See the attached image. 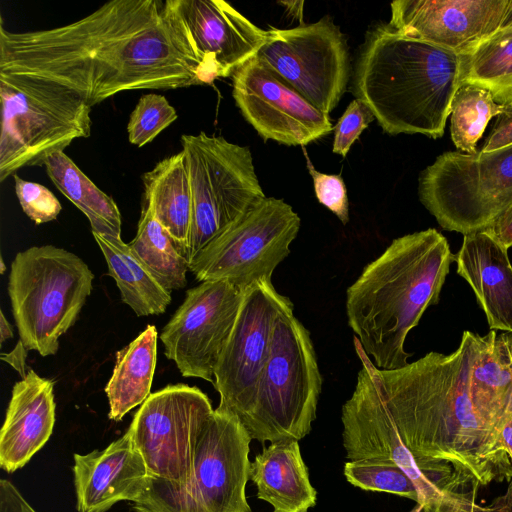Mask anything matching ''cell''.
<instances>
[{"mask_svg":"<svg viewBox=\"0 0 512 512\" xmlns=\"http://www.w3.org/2000/svg\"><path fill=\"white\" fill-rule=\"evenodd\" d=\"M462 74L463 56L379 23L366 34L353 88L385 133L437 139Z\"/></svg>","mask_w":512,"mask_h":512,"instance_id":"4","label":"cell"},{"mask_svg":"<svg viewBox=\"0 0 512 512\" xmlns=\"http://www.w3.org/2000/svg\"><path fill=\"white\" fill-rule=\"evenodd\" d=\"M390 7L392 28L460 56L512 25V0H397Z\"/></svg>","mask_w":512,"mask_h":512,"instance_id":"17","label":"cell"},{"mask_svg":"<svg viewBox=\"0 0 512 512\" xmlns=\"http://www.w3.org/2000/svg\"><path fill=\"white\" fill-rule=\"evenodd\" d=\"M284 6L290 16L296 18L301 24H303V5L304 1H281L278 2Z\"/></svg>","mask_w":512,"mask_h":512,"instance_id":"42","label":"cell"},{"mask_svg":"<svg viewBox=\"0 0 512 512\" xmlns=\"http://www.w3.org/2000/svg\"><path fill=\"white\" fill-rule=\"evenodd\" d=\"M239 419L214 409L200 436L188 478L174 483L148 475L134 512H251L245 488L250 442Z\"/></svg>","mask_w":512,"mask_h":512,"instance_id":"8","label":"cell"},{"mask_svg":"<svg viewBox=\"0 0 512 512\" xmlns=\"http://www.w3.org/2000/svg\"><path fill=\"white\" fill-rule=\"evenodd\" d=\"M142 179V206L151 210L188 260L193 198L183 151L159 161Z\"/></svg>","mask_w":512,"mask_h":512,"instance_id":"24","label":"cell"},{"mask_svg":"<svg viewBox=\"0 0 512 512\" xmlns=\"http://www.w3.org/2000/svg\"><path fill=\"white\" fill-rule=\"evenodd\" d=\"M213 411L208 396L195 386L172 384L150 394L127 430L150 477L174 483L188 478Z\"/></svg>","mask_w":512,"mask_h":512,"instance_id":"12","label":"cell"},{"mask_svg":"<svg viewBox=\"0 0 512 512\" xmlns=\"http://www.w3.org/2000/svg\"><path fill=\"white\" fill-rule=\"evenodd\" d=\"M321 389L310 333L294 316L292 303L277 317L269 355L242 425L262 444L299 441L311 431Z\"/></svg>","mask_w":512,"mask_h":512,"instance_id":"6","label":"cell"},{"mask_svg":"<svg viewBox=\"0 0 512 512\" xmlns=\"http://www.w3.org/2000/svg\"><path fill=\"white\" fill-rule=\"evenodd\" d=\"M301 219L283 199L265 197L190 262L200 281L226 280L245 291L271 281L275 268L289 255Z\"/></svg>","mask_w":512,"mask_h":512,"instance_id":"11","label":"cell"},{"mask_svg":"<svg viewBox=\"0 0 512 512\" xmlns=\"http://www.w3.org/2000/svg\"><path fill=\"white\" fill-rule=\"evenodd\" d=\"M469 393L478 416L497 433L512 402V350L507 333L476 334Z\"/></svg>","mask_w":512,"mask_h":512,"instance_id":"23","label":"cell"},{"mask_svg":"<svg viewBox=\"0 0 512 512\" xmlns=\"http://www.w3.org/2000/svg\"><path fill=\"white\" fill-rule=\"evenodd\" d=\"M497 435L500 444L512 462V402L498 427Z\"/></svg>","mask_w":512,"mask_h":512,"instance_id":"41","label":"cell"},{"mask_svg":"<svg viewBox=\"0 0 512 512\" xmlns=\"http://www.w3.org/2000/svg\"><path fill=\"white\" fill-rule=\"evenodd\" d=\"M418 195L444 230L483 231L512 204V144L444 152L420 173Z\"/></svg>","mask_w":512,"mask_h":512,"instance_id":"9","label":"cell"},{"mask_svg":"<svg viewBox=\"0 0 512 512\" xmlns=\"http://www.w3.org/2000/svg\"><path fill=\"white\" fill-rule=\"evenodd\" d=\"M257 56L314 107L332 112L351 65L346 39L329 16L290 29L270 28Z\"/></svg>","mask_w":512,"mask_h":512,"instance_id":"13","label":"cell"},{"mask_svg":"<svg viewBox=\"0 0 512 512\" xmlns=\"http://www.w3.org/2000/svg\"><path fill=\"white\" fill-rule=\"evenodd\" d=\"M193 198L189 264L266 196L247 146L205 132L181 136Z\"/></svg>","mask_w":512,"mask_h":512,"instance_id":"10","label":"cell"},{"mask_svg":"<svg viewBox=\"0 0 512 512\" xmlns=\"http://www.w3.org/2000/svg\"><path fill=\"white\" fill-rule=\"evenodd\" d=\"M291 300L279 294L272 281H259L244 291L232 332L214 370L220 395L218 409L246 420L262 369L269 355L274 326Z\"/></svg>","mask_w":512,"mask_h":512,"instance_id":"14","label":"cell"},{"mask_svg":"<svg viewBox=\"0 0 512 512\" xmlns=\"http://www.w3.org/2000/svg\"><path fill=\"white\" fill-rule=\"evenodd\" d=\"M232 77V95L245 120L266 141L307 145L334 130L314 107L257 55Z\"/></svg>","mask_w":512,"mask_h":512,"instance_id":"16","label":"cell"},{"mask_svg":"<svg viewBox=\"0 0 512 512\" xmlns=\"http://www.w3.org/2000/svg\"><path fill=\"white\" fill-rule=\"evenodd\" d=\"M54 382L33 369L12 389L0 431V466L8 473L26 465L49 440L55 424Z\"/></svg>","mask_w":512,"mask_h":512,"instance_id":"20","label":"cell"},{"mask_svg":"<svg viewBox=\"0 0 512 512\" xmlns=\"http://www.w3.org/2000/svg\"><path fill=\"white\" fill-rule=\"evenodd\" d=\"M115 280L121 300L137 316L160 315L171 303V291L163 287L121 237L92 232Z\"/></svg>","mask_w":512,"mask_h":512,"instance_id":"26","label":"cell"},{"mask_svg":"<svg viewBox=\"0 0 512 512\" xmlns=\"http://www.w3.org/2000/svg\"><path fill=\"white\" fill-rule=\"evenodd\" d=\"M0 100V182L91 134L90 104L51 80L0 73Z\"/></svg>","mask_w":512,"mask_h":512,"instance_id":"5","label":"cell"},{"mask_svg":"<svg viewBox=\"0 0 512 512\" xmlns=\"http://www.w3.org/2000/svg\"><path fill=\"white\" fill-rule=\"evenodd\" d=\"M178 118L175 108L161 94L143 95L132 110L127 124L128 140L142 147L154 140Z\"/></svg>","mask_w":512,"mask_h":512,"instance_id":"33","label":"cell"},{"mask_svg":"<svg viewBox=\"0 0 512 512\" xmlns=\"http://www.w3.org/2000/svg\"><path fill=\"white\" fill-rule=\"evenodd\" d=\"M44 167L58 190L88 218L92 232L121 237L122 221L117 204L64 151L48 157Z\"/></svg>","mask_w":512,"mask_h":512,"instance_id":"27","label":"cell"},{"mask_svg":"<svg viewBox=\"0 0 512 512\" xmlns=\"http://www.w3.org/2000/svg\"><path fill=\"white\" fill-rule=\"evenodd\" d=\"M249 480L257 498L268 502L274 512H308L317 503L299 441L270 443L250 464Z\"/></svg>","mask_w":512,"mask_h":512,"instance_id":"22","label":"cell"},{"mask_svg":"<svg viewBox=\"0 0 512 512\" xmlns=\"http://www.w3.org/2000/svg\"><path fill=\"white\" fill-rule=\"evenodd\" d=\"M512 144V99L503 104L501 114L496 117L481 152H490Z\"/></svg>","mask_w":512,"mask_h":512,"instance_id":"37","label":"cell"},{"mask_svg":"<svg viewBox=\"0 0 512 512\" xmlns=\"http://www.w3.org/2000/svg\"><path fill=\"white\" fill-rule=\"evenodd\" d=\"M503 104L477 84L461 82L451 104L450 133L462 152L475 153L489 121L501 114Z\"/></svg>","mask_w":512,"mask_h":512,"instance_id":"30","label":"cell"},{"mask_svg":"<svg viewBox=\"0 0 512 512\" xmlns=\"http://www.w3.org/2000/svg\"><path fill=\"white\" fill-rule=\"evenodd\" d=\"M13 337V328L6 319L3 311L0 313V343L1 345L8 339Z\"/></svg>","mask_w":512,"mask_h":512,"instance_id":"43","label":"cell"},{"mask_svg":"<svg viewBox=\"0 0 512 512\" xmlns=\"http://www.w3.org/2000/svg\"><path fill=\"white\" fill-rule=\"evenodd\" d=\"M128 245L163 287L172 291L186 286L189 262L149 208L142 206L136 235Z\"/></svg>","mask_w":512,"mask_h":512,"instance_id":"28","label":"cell"},{"mask_svg":"<svg viewBox=\"0 0 512 512\" xmlns=\"http://www.w3.org/2000/svg\"><path fill=\"white\" fill-rule=\"evenodd\" d=\"M192 47L213 82L256 56L268 33L223 0H173Z\"/></svg>","mask_w":512,"mask_h":512,"instance_id":"18","label":"cell"},{"mask_svg":"<svg viewBox=\"0 0 512 512\" xmlns=\"http://www.w3.org/2000/svg\"><path fill=\"white\" fill-rule=\"evenodd\" d=\"M94 274L76 254L53 245L18 252L8 295L20 340L41 356L55 355L59 339L77 321Z\"/></svg>","mask_w":512,"mask_h":512,"instance_id":"7","label":"cell"},{"mask_svg":"<svg viewBox=\"0 0 512 512\" xmlns=\"http://www.w3.org/2000/svg\"><path fill=\"white\" fill-rule=\"evenodd\" d=\"M456 255L436 229L395 238L366 265L347 289L348 325L376 368L393 370L408 364V333L426 309L439 303Z\"/></svg>","mask_w":512,"mask_h":512,"instance_id":"3","label":"cell"},{"mask_svg":"<svg viewBox=\"0 0 512 512\" xmlns=\"http://www.w3.org/2000/svg\"><path fill=\"white\" fill-rule=\"evenodd\" d=\"M344 475L350 484L360 489L405 497L415 501L418 507L423 504L415 482L394 464L373 460L347 461L344 465Z\"/></svg>","mask_w":512,"mask_h":512,"instance_id":"31","label":"cell"},{"mask_svg":"<svg viewBox=\"0 0 512 512\" xmlns=\"http://www.w3.org/2000/svg\"><path fill=\"white\" fill-rule=\"evenodd\" d=\"M15 193L23 212L37 225L55 220L62 206L45 186L13 176Z\"/></svg>","mask_w":512,"mask_h":512,"instance_id":"34","label":"cell"},{"mask_svg":"<svg viewBox=\"0 0 512 512\" xmlns=\"http://www.w3.org/2000/svg\"><path fill=\"white\" fill-rule=\"evenodd\" d=\"M27 351L28 350L22 341L19 340L11 352L1 354V359L11 365L19 373L22 379L28 372H26Z\"/></svg>","mask_w":512,"mask_h":512,"instance_id":"40","label":"cell"},{"mask_svg":"<svg viewBox=\"0 0 512 512\" xmlns=\"http://www.w3.org/2000/svg\"><path fill=\"white\" fill-rule=\"evenodd\" d=\"M374 119V114L362 100H352L334 126L332 152L346 157L353 143Z\"/></svg>","mask_w":512,"mask_h":512,"instance_id":"35","label":"cell"},{"mask_svg":"<svg viewBox=\"0 0 512 512\" xmlns=\"http://www.w3.org/2000/svg\"><path fill=\"white\" fill-rule=\"evenodd\" d=\"M461 82L484 87L500 104L512 99V28L500 30L463 56Z\"/></svg>","mask_w":512,"mask_h":512,"instance_id":"29","label":"cell"},{"mask_svg":"<svg viewBox=\"0 0 512 512\" xmlns=\"http://www.w3.org/2000/svg\"><path fill=\"white\" fill-rule=\"evenodd\" d=\"M74 486L78 512H107L119 501H136L148 477L147 467L129 434L103 450L74 454Z\"/></svg>","mask_w":512,"mask_h":512,"instance_id":"19","label":"cell"},{"mask_svg":"<svg viewBox=\"0 0 512 512\" xmlns=\"http://www.w3.org/2000/svg\"><path fill=\"white\" fill-rule=\"evenodd\" d=\"M244 297L226 280L204 281L186 291L160 333L165 356L184 377L214 383V370Z\"/></svg>","mask_w":512,"mask_h":512,"instance_id":"15","label":"cell"},{"mask_svg":"<svg viewBox=\"0 0 512 512\" xmlns=\"http://www.w3.org/2000/svg\"><path fill=\"white\" fill-rule=\"evenodd\" d=\"M308 171L313 179L317 200L346 225L349 222V201L343 178L317 171L307 157Z\"/></svg>","mask_w":512,"mask_h":512,"instance_id":"36","label":"cell"},{"mask_svg":"<svg viewBox=\"0 0 512 512\" xmlns=\"http://www.w3.org/2000/svg\"><path fill=\"white\" fill-rule=\"evenodd\" d=\"M475 338L466 330L454 352H429L393 370L359 353L362 367L341 414L348 461L388 462L417 484L424 473L442 486L454 473L481 486L511 482L512 462L470 398Z\"/></svg>","mask_w":512,"mask_h":512,"instance_id":"1","label":"cell"},{"mask_svg":"<svg viewBox=\"0 0 512 512\" xmlns=\"http://www.w3.org/2000/svg\"><path fill=\"white\" fill-rule=\"evenodd\" d=\"M0 263H1V273L3 274L6 268H5L4 261H3L2 257H1Z\"/></svg>","mask_w":512,"mask_h":512,"instance_id":"44","label":"cell"},{"mask_svg":"<svg viewBox=\"0 0 512 512\" xmlns=\"http://www.w3.org/2000/svg\"><path fill=\"white\" fill-rule=\"evenodd\" d=\"M483 231L505 249L512 247V204Z\"/></svg>","mask_w":512,"mask_h":512,"instance_id":"39","label":"cell"},{"mask_svg":"<svg viewBox=\"0 0 512 512\" xmlns=\"http://www.w3.org/2000/svg\"><path fill=\"white\" fill-rule=\"evenodd\" d=\"M158 332L148 325L132 342L116 352L112 375L105 386L109 419L120 421L151 394L156 361Z\"/></svg>","mask_w":512,"mask_h":512,"instance_id":"25","label":"cell"},{"mask_svg":"<svg viewBox=\"0 0 512 512\" xmlns=\"http://www.w3.org/2000/svg\"><path fill=\"white\" fill-rule=\"evenodd\" d=\"M0 512H37L9 480H0Z\"/></svg>","mask_w":512,"mask_h":512,"instance_id":"38","label":"cell"},{"mask_svg":"<svg viewBox=\"0 0 512 512\" xmlns=\"http://www.w3.org/2000/svg\"><path fill=\"white\" fill-rule=\"evenodd\" d=\"M0 73L51 80L94 106L117 93L211 84L173 0H112L66 25L12 32Z\"/></svg>","mask_w":512,"mask_h":512,"instance_id":"2","label":"cell"},{"mask_svg":"<svg viewBox=\"0 0 512 512\" xmlns=\"http://www.w3.org/2000/svg\"><path fill=\"white\" fill-rule=\"evenodd\" d=\"M508 27L512 28V25H511V26H508Z\"/></svg>","mask_w":512,"mask_h":512,"instance_id":"45","label":"cell"},{"mask_svg":"<svg viewBox=\"0 0 512 512\" xmlns=\"http://www.w3.org/2000/svg\"><path fill=\"white\" fill-rule=\"evenodd\" d=\"M507 249L484 231L464 235L457 273L472 288L489 328L512 334V265Z\"/></svg>","mask_w":512,"mask_h":512,"instance_id":"21","label":"cell"},{"mask_svg":"<svg viewBox=\"0 0 512 512\" xmlns=\"http://www.w3.org/2000/svg\"><path fill=\"white\" fill-rule=\"evenodd\" d=\"M480 486L476 479L454 473L435 499L417 509L419 512H512V481L504 494L487 505L477 501Z\"/></svg>","mask_w":512,"mask_h":512,"instance_id":"32","label":"cell"}]
</instances>
